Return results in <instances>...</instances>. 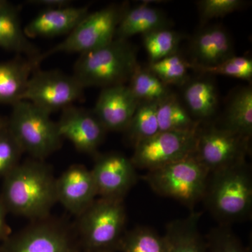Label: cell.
<instances>
[{
  "label": "cell",
  "instance_id": "1",
  "mask_svg": "<svg viewBox=\"0 0 252 252\" xmlns=\"http://www.w3.org/2000/svg\"><path fill=\"white\" fill-rule=\"evenodd\" d=\"M56 180L44 160L30 159L20 162L3 179L0 199L7 213L43 220L57 203Z\"/></svg>",
  "mask_w": 252,
  "mask_h": 252
},
{
  "label": "cell",
  "instance_id": "2",
  "mask_svg": "<svg viewBox=\"0 0 252 252\" xmlns=\"http://www.w3.org/2000/svg\"><path fill=\"white\" fill-rule=\"evenodd\" d=\"M203 200L220 225L246 220L252 211V177L246 162L212 172Z\"/></svg>",
  "mask_w": 252,
  "mask_h": 252
},
{
  "label": "cell",
  "instance_id": "3",
  "mask_svg": "<svg viewBox=\"0 0 252 252\" xmlns=\"http://www.w3.org/2000/svg\"><path fill=\"white\" fill-rule=\"evenodd\" d=\"M138 65L133 46L127 40L115 39L80 54L74 64L73 76L84 89H104L129 82Z\"/></svg>",
  "mask_w": 252,
  "mask_h": 252
},
{
  "label": "cell",
  "instance_id": "4",
  "mask_svg": "<svg viewBox=\"0 0 252 252\" xmlns=\"http://www.w3.org/2000/svg\"><path fill=\"white\" fill-rule=\"evenodd\" d=\"M78 217L77 238L85 252L119 251L126 232L123 200L95 199Z\"/></svg>",
  "mask_w": 252,
  "mask_h": 252
},
{
  "label": "cell",
  "instance_id": "5",
  "mask_svg": "<svg viewBox=\"0 0 252 252\" xmlns=\"http://www.w3.org/2000/svg\"><path fill=\"white\" fill-rule=\"evenodd\" d=\"M11 107L6 126L23 153L44 160L60 149L63 139L51 114L26 100Z\"/></svg>",
  "mask_w": 252,
  "mask_h": 252
},
{
  "label": "cell",
  "instance_id": "6",
  "mask_svg": "<svg viewBox=\"0 0 252 252\" xmlns=\"http://www.w3.org/2000/svg\"><path fill=\"white\" fill-rule=\"evenodd\" d=\"M210 175V171L193 155L149 170L144 177L158 195L175 199L193 208L203 200Z\"/></svg>",
  "mask_w": 252,
  "mask_h": 252
},
{
  "label": "cell",
  "instance_id": "7",
  "mask_svg": "<svg viewBox=\"0 0 252 252\" xmlns=\"http://www.w3.org/2000/svg\"><path fill=\"white\" fill-rule=\"evenodd\" d=\"M126 3L113 4L89 13L64 40L47 51L41 53L37 62L59 53L79 54L97 49L115 39L118 26L127 9Z\"/></svg>",
  "mask_w": 252,
  "mask_h": 252
},
{
  "label": "cell",
  "instance_id": "8",
  "mask_svg": "<svg viewBox=\"0 0 252 252\" xmlns=\"http://www.w3.org/2000/svg\"><path fill=\"white\" fill-rule=\"evenodd\" d=\"M77 235L62 222L46 217L1 242L0 252H81Z\"/></svg>",
  "mask_w": 252,
  "mask_h": 252
},
{
  "label": "cell",
  "instance_id": "9",
  "mask_svg": "<svg viewBox=\"0 0 252 252\" xmlns=\"http://www.w3.org/2000/svg\"><path fill=\"white\" fill-rule=\"evenodd\" d=\"M84 88L73 75L59 70L36 69L30 77L23 100L51 114L82 98Z\"/></svg>",
  "mask_w": 252,
  "mask_h": 252
},
{
  "label": "cell",
  "instance_id": "10",
  "mask_svg": "<svg viewBox=\"0 0 252 252\" xmlns=\"http://www.w3.org/2000/svg\"><path fill=\"white\" fill-rule=\"evenodd\" d=\"M250 140L223 127H200L193 157L212 173L246 162Z\"/></svg>",
  "mask_w": 252,
  "mask_h": 252
},
{
  "label": "cell",
  "instance_id": "11",
  "mask_svg": "<svg viewBox=\"0 0 252 252\" xmlns=\"http://www.w3.org/2000/svg\"><path fill=\"white\" fill-rule=\"evenodd\" d=\"M200 127L189 131H160L136 145L130 160L147 171L193 156Z\"/></svg>",
  "mask_w": 252,
  "mask_h": 252
},
{
  "label": "cell",
  "instance_id": "12",
  "mask_svg": "<svg viewBox=\"0 0 252 252\" xmlns=\"http://www.w3.org/2000/svg\"><path fill=\"white\" fill-rule=\"evenodd\" d=\"M135 167L123 154L110 152L96 156L91 170L99 198L123 200L137 182Z\"/></svg>",
  "mask_w": 252,
  "mask_h": 252
},
{
  "label": "cell",
  "instance_id": "13",
  "mask_svg": "<svg viewBox=\"0 0 252 252\" xmlns=\"http://www.w3.org/2000/svg\"><path fill=\"white\" fill-rule=\"evenodd\" d=\"M61 138L69 140L79 152L97 154L107 131L94 111L74 104L63 109L56 122Z\"/></svg>",
  "mask_w": 252,
  "mask_h": 252
},
{
  "label": "cell",
  "instance_id": "14",
  "mask_svg": "<svg viewBox=\"0 0 252 252\" xmlns=\"http://www.w3.org/2000/svg\"><path fill=\"white\" fill-rule=\"evenodd\" d=\"M139 103L128 86L121 84L102 89L93 111L107 132H124Z\"/></svg>",
  "mask_w": 252,
  "mask_h": 252
},
{
  "label": "cell",
  "instance_id": "15",
  "mask_svg": "<svg viewBox=\"0 0 252 252\" xmlns=\"http://www.w3.org/2000/svg\"><path fill=\"white\" fill-rule=\"evenodd\" d=\"M56 193L57 203L77 216L97 196L91 170L80 164L71 165L56 178Z\"/></svg>",
  "mask_w": 252,
  "mask_h": 252
},
{
  "label": "cell",
  "instance_id": "16",
  "mask_svg": "<svg viewBox=\"0 0 252 252\" xmlns=\"http://www.w3.org/2000/svg\"><path fill=\"white\" fill-rule=\"evenodd\" d=\"M89 13L87 6L43 9L25 26V34L30 39L68 35Z\"/></svg>",
  "mask_w": 252,
  "mask_h": 252
},
{
  "label": "cell",
  "instance_id": "17",
  "mask_svg": "<svg viewBox=\"0 0 252 252\" xmlns=\"http://www.w3.org/2000/svg\"><path fill=\"white\" fill-rule=\"evenodd\" d=\"M193 64L203 67L216 65L235 56L233 41L221 26L203 28L194 36L191 44Z\"/></svg>",
  "mask_w": 252,
  "mask_h": 252
},
{
  "label": "cell",
  "instance_id": "18",
  "mask_svg": "<svg viewBox=\"0 0 252 252\" xmlns=\"http://www.w3.org/2000/svg\"><path fill=\"white\" fill-rule=\"evenodd\" d=\"M0 48L31 59L41 54L25 34L19 8L6 0H0Z\"/></svg>",
  "mask_w": 252,
  "mask_h": 252
},
{
  "label": "cell",
  "instance_id": "19",
  "mask_svg": "<svg viewBox=\"0 0 252 252\" xmlns=\"http://www.w3.org/2000/svg\"><path fill=\"white\" fill-rule=\"evenodd\" d=\"M36 59L19 56L0 63V104L13 106L23 100L31 74L40 65Z\"/></svg>",
  "mask_w": 252,
  "mask_h": 252
},
{
  "label": "cell",
  "instance_id": "20",
  "mask_svg": "<svg viewBox=\"0 0 252 252\" xmlns=\"http://www.w3.org/2000/svg\"><path fill=\"white\" fill-rule=\"evenodd\" d=\"M170 20L161 10L142 3L127 7L118 26L115 39L127 40L136 34H144L162 28H170Z\"/></svg>",
  "mask_w": 252,
  "mask_h": 252
},
{
  "label": "cell",
  "instance_id": "21",
  "mask_svg": "<svg viewBox=\"0 0 252 252\" xmlns=\"http://www.w3.org/2000/svg\"><path fill=\"white\" fill-rule=\"evenodd\" d=\"M202 213L192 212L188 217L170 222L163 235L168 252H207L206 241L200 235L198 221Z\"/></svg>",
  "mask_w": 252,
  "mask_h": 252
},
{
  "label": "cell",
  "instance_id": "22",
  "mask_svg": "<svg viewBox=\"0 0 252 252\" xmlns=\"http://www.w3.org/2000/svg\"><path fill=\"white\" fill-rule=\"evenodd\" d=\"M184 99L192 117L200 120L209 119L216 114L219 105L218 93L210 79H195L187 83Z\"/></svg>",
  "mask_w": 252,
  "mask_h": 252
},
{
  "label": "cell",
  "instance_id": "23",
  "mask_svg": "<svg viewBox=\"0 0 252 252\" xmlns=\"http://www.w3.org/2000/svg\"><path fill=\"white\" fill-rule=\"evenodd\" d=\"M221 127L243 137L252 135V86L242 88L230 99Z\"/></svg>",
  "mask_w": 252,
  "mask_h": 252
},
{
  "label": "cell",
  "instance_id": "24",
  "mask_svg": "<svg viewBox=\"0 0 252 252\" xmlns=\"http://www.w3.org/2000/svg\"><path fill=\"white\" fill-rule=\"evenodd\" d=\"M158 122L160 131H189L200 127V122L192 117L185 106L173 94L159 102Z\"/></svg>",
  "mask_w": 252,
  "mask_h": 252
},
{
  "label": "cell",
  "instance_id": "25",
  "mask_svg": "<svg viewBox=\"0 0 252 252\" xmlns=\"http://www.w3.org/2000/svg\"><path fill=\"white\" fill-rule=\"evenodd\" d=\"M158 102H140L124 132L135 147L160 132L158 122Z\"/></svg>",
  "mask_w": 252,
  "mask_h": 252
},
{
  "label": "cell",
  "instance_id": "26",
  "mask_svg": "<svg viewBox=\"0 0 252 252\" xmlns=\"http://www.w3.org/2000/svg\"><path fill=\"white\" fill-rule=\"evenodd\" d=\"M129 89L139 102H161L172 94L169 86L147 68L137 66L129 81Z\"/></svg>",
  "mask_w": 252,
  "mask_h": 252
},
{
  "label": "cell",
  "instance_id": "27",
  "mask_svg": "<svg viewBox=\"0 0 252 252\" xmlns=\"http://www.w3.org/2000/svg\"><path fill=\"white\" fill-rule=\"evenodd\" d=\"M121 252H168L165 237L147 227L126 232L119 247Z\"/></svg>",
  "mask_w": 252,
  "mask_h": 252
},
{
  "label": "cell",
  "instance_id": "28",
  "mask_svg": "<svg viewBox=\"0 0 252 252\" xmlns=\"http://www.w3.org/2000/svg\"><path fill=\"white\" fill-rule=\"evenodd\" d=\"M142 36L144 48L152 63L177 53L182 36L170 28H162Z\"/></svg>",
  "mask_w": 252,
  "mask_h": 252
},
{
  "label": "cell",
  "instance_id": "29",
  "mask_svg": "<svg viewBox=\"0 0 252 252\" xmlns=\"http://www.w3.org/2000/svg\"><path fill=\"white\" fill-rule=\"evenodd\" d=\"M191 63L181 55L174 54L161 60L149 63L148 69L167 86L183 85L188 80Z\"/></svg>",
  "mask_w": 252,
  "mask_h": 252
},
{
  "label": "cell",
  "instance_id": "30",
  "mask_svg": "<svg viewBox=\"0 0 252 252\" xmlns=\"http://www.w3.org/2000/svg\"><path fill=\"white\" fill-rule=\"evenodd\" d=\"M191 68L210 75H221L250 81L252 79V61L246 56H233L216 65L203 67L191 63Z\"/></svg>",
  "mask_w": 252,
  "mask_h": 252
},
{
  "label": "cell",
  "instance_id": "31",
  "mask_svg": "<svg viewBox=\"0 0 252 252\" xmlns=\"http://www.w3.org/2000/svg\"><path fill=\"white\" fill-rule=\"evenodd\" d=\"M23 154L22 149L6 126L0 131V179L3 180L17 166Z\"/></svg>",
  "mask_w": 252,
  "mask_h": 252
},
{
  "label": "cell",
  "instance_id": "32",
  "mask_svg": "<svg viewBox=\"0 0 252 252\" xmlns=\"http://www.w3.org/2000/svg\"><path fill=\"white\" fill-rule=\"evenodd\" d=\"M206 243L210 252H250L226 225L212 229Z\"/></svg>",
  "mask_w": 252,
  "mask_h": 252
},
{
  "label": "cell",
  "instance_id": "33",
  "mask_svg": "<svg viewBox=\"0 0 252 252\" xmlns=\"http://www.w3.org/2000/svg\"><path fill=\"white\" fill-rule=\"evenodd\" d=\"M245 4L242 0H202L198 2V8L202 21L205 22L232 14Z\"/></svg>",
  "mask_w": 252,
  "mask_h": 252
},
{
  "label": "cell",
  "instance_id": "34",
  "mask_svg": "<svg viewBox=\"0 0 252 252\" xmlns=\"http://www.w3.org/2000/svg\"><path fill=\"white\" fill-rule=\"evenodd\" d=\"M28 2L29 4L41 6L43 9L64 7L72 5V1L69 0H29Z\"/></svg>",
  "mask_w": 252,
  "mask_h": 252
},
{
  "label": "cell",
  "instance_id": "35",
  "mask_svg": "<svg viewBox=\"0 0 252 252\" xmlns=\"http://www.w3.org/2000/svg\"><path fill=\"white\" fill-rule=\"evenodd\" d=\"M6 215L7 212L0 199V242L4 241L11 234V229L6 220Z\"/></svg>",
  "mask_w": 252,
  "mask_h": 252
},
{
  "label": "cell",
  "instance_id": "36",
  "mask_svg": "<svg viewBox=\"0 0 252 252\" xmlns=\"http://www.w3.org/2000/svg\"><path fill=\"white\" fill-rule=\"evenodd\" d=\"M6 120L3 119L2 117H0V131L2 130L3 129L6 127Z\"/></svg>",
  "mask_w": 252,
  "mask_h": 252
}]
</instances>
